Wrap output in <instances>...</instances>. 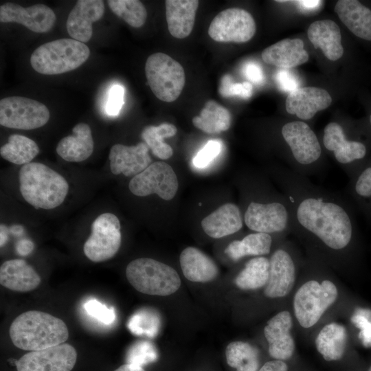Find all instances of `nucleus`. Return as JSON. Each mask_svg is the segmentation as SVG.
Instances as JSON below:
<instances>
[{"instance_id":"nucleus-5","label":"nucleus","mask_w":371,"mask_h":371,"mask_svg":"<svg viewBox=\"0 0 371 371\" xmlns=\"http://www.w3.org/2000/svg\"><path fill=\"white\" fill-rule=\"evenodd\" d=\"M246 226L254 232L279 236L291 232L288 201L282 192H273L266 199H251L243 216Z\"/></svg>"},{"instance_id":"nucleus-9","label":"nucleus","mask_w":371,"mask_h":371,"mask_svg":"<svg viewBox=\"0 0 371 371\" xmlns=\"http://www.w3.org/2000/svg\"><path fill=\"white\" fill-rule=\"evenodd\" d=\"M322 143L348 177L368 160L367 146L361 141L348 139L338 122H331L325 126Z\"/></svg>"},{"instance_id":"nucleus-2","label":"nucleus","mask_w":371,"mask_h":371,"mask_svg":"<svg viewBox=\"0 0 371 371\" xmlns=\"http://www.w3.org/2000/svg\"><path fill=\"white\" fill-rule=\"evenodd\" d=\"M9 335L16 347L36 351L63 344L69 337V330L60 318L43 311H30L13 320Z\"/></svg>"},{"instance_id":"nucleus-8","label":"nucleus","mask_w":371,"mask_h":371,"mask_svg":"<svg viewBox=\"0 0 371 371\" xmlns=\"http://www.w3.org/2000/svg\"><path fill=\"white\" fill-rule=\"evenodd\" d=\"M145 74L152 92L164 102L176 100L185 85L186 76L182 65L162 52L148 56L145 64Z\"/></svg>"},{"instance_id":"nucleus-34","label":"nucleus","mask_w":371,"mask_h":371,"mask_svg":"<svg viewBox=\"0 0 371 371\" xmlns=\"http://www.w3.org/2000/svg\"><path fill=\"white\" fill-rule=\"evenodd\" d=\"M39 151L38 145L32 139L13 134L8 137V142L1 146L0 155L12 164L25 165L30 163Z\"/></svg>"},{"instance_id":"nucleus-24","label":"nucleus","mask_w":371,"mask_h":371,"mask_svg":"<svg viewBox=\"0 0 371 371\" xmlns=\"http://www.w3.org/2000/svg\"><path fill=\"white\" fill-rule=\"evenodd\" d=\"M243 224L239 207L232 203L221 205L201 221L205 233L214 238L235 234L241 229Z\"/></svg>"},{"instance_id":"nucleus-45","label":"nucleus","mask_w":371,"mask_h":371,"mask_svg":"<svg viewBox=\"0 0 371 371\" xmlns=\"http://www.w3.org/2000/svg\"><path fill=\"white\" fill-rule=\"evenodd\" d=\"M245 77L255 84H262L265 80L262 69L256 63L249 62L245 64L243 68Z\"/></svg>"},{"instance_id":"nucleus-32","label":"nucleus","mask_w":371,"mask_h":371,"mask_svg":"<svg viewBox=\"0 0 371 371\" xmlns=\"http://www.w3.org/2000/svg\"><path fill=\"white\" fill-rule=\"evenodd\" d=\"M232 116L229 111L216 101L205 102L200 115L192 119L195 127L208 134H216L228 130Z\"/></svg>"},{"instance_id":"nucleus-37","label":"nucleus","mask_w":371,"mask_h":371,"mask_svg":"<svg viewBox=\"0 0 371 371\" xmlns=\"http://www.w3.org/2000/svg\"><path fill=\"white\" fill-rule=\"evenodd\" d=\"M111 10L131 27L138 28L144 25L147 11L144 4L137 0H109Z\"/></svg>"},{"instance_id":"nucleus-28","label":"nucleus","mask_w":371,"mask_h":371,"mask_svg":"<svg viewBox=\"0 0 371 371\" xmlns=\"http://www.w3.org/2000/svg\"><path fill=\"white\" fill-rule=\"evenodd\" d=\"M335 11L355 36L371 41V10L368 8L357 0H339Z\"/></svg>"},{"instance_id":"nucleus-25","label":"nucleus","mask_w":371,"mask_h":371,"mask_svg":"<svg viewBox=\"0 0 371 371\" xmlns=\"http://www.w3.org/2000/svg\"><path fill=\"white\" fill-rule=\"evenodd\" d=\"M307 35L315 48H320L328 59L335 61L343 56L340 29L333 21H315L309 26Z\"/></svg>"},{"instance_id":"nucleus-39","label":"nucleus","mask_w":371,"mask_h":371,"mask_svg":"<svg viewBox=\"0 0 371 371\" xmlns=\"http://www.w3.org/2000/svg\"><path fill=\"white\" fill-rule=\"evenodd\" d=\"M158 358L157 349L154 344L146 340L135 342L126 353L127 363L142 367L155 361Z\"/></svg>"},{"instance_id":"nucleus-16","label":"nucleus","mask_w":371,"mask_h":371,"mask_svg":"<svg viewBox=\"0 0 371 371\" xmlns=\"http://www.w3.org/2000/svg\"><path fill=\"white\" fill-rule=\"evenodd\" d=\"M56 21L54 12L44 4L38 3L23 8L17 3L8 2L0 6L1 23H17L34 32H49Z\"/></svg>"},{"instance_id":"nucleus-27","label":"nucleus","mask_w":371,"mask_h":371,"mask_svg":"<svg viewBox=\"0 0 371 371\" xmlns=\"http://www.w3.org/2000/svg\"><path fill=\"white\" fill-rule=\"evenodd\" d=\"M72 131V135L63 137L58 142L56 153L67 161H85L91 155L94 148L91 128L87 124L78 123Z\"/></svg>"},{"instance_id":"nucleus-13","label":"nucleus","mask_w":371,"mask_h":371,"mask_svg":"<svg viewBox=\"0 0 371 371\" xmlns=\"http://www.w3.org/2000/svg\"><path fill=\"white\" fill-rule=\"evenodd\" d=\"M179 187L178 179L172 167L167 163H152L144 171L133 177L128 188L135 196L157 194L164 200L174 198Z\"/></svg>"},{"instance_id":"nucleus-49","label":"nucleus","mask_w":371,"mask_h":371,"mask_svg":"<svg viewBox=\"0 0 371 371\" xmlns=\"http://www.w3.org/2000/svg\"><path fill=\"white\" fill-rule=\"evenodd\" d=\"M114 371H145L142 367L130 364V363H126L121 366H120L118 368H117Z\"/></svg>"},{"instance_id":"nucleus-30","label":"nucleus","mask_w":371,"mask_h":371,"mask_svg":"<svg viewBox=\"0 0 371 371\" xmlns=\"http://www.w3.org/2000/svg\"><path fill=\"white\" fill-rule=\"evenodd\" d=\"M348 333L346 327L338 323L325 325L316 336L317 350L327 361L343 358L347 348Z\"/></svg>"},{"instance_id":"nucleus-11","label":"nucleus","mask_w":371,"mask_h":371,"mask_svg":"<svg viewBox=\"0 0 371 371\" xmlns=\"http://www.w3.org/2000/svg\"><path fill=\"white\" fill-rule=\"evenodd\" d=\"M122 241L120 223L113 214L105 212L92 223L91 233L85 241L83 251L90 260L99 262L113 258Z\"/></svg>"},{"instance_id":"nucleus-48","label":"nucleus","mask_w":371,"mask_h":371,"mask_svg":"<svg viewBox=\"0 0 371 371\" xmlns=\"http://www.w3.org/2000/svg\"><path fill=\"white\" fill-rule=\"evenodd\" d=\"M299 8L306 12L317 10L322 4V1L317 0H301L295 1Z\"/></svg>"},{"instance_id":"nucleus-44","label":"nucleus","mask_w":371,"mask_h":371,"mask_svg":"<svg viewBox=\"0 0 371 371\" xmlns=\"http://www.w3.org/2000/svg\"><path fill=\"white\" fill-rule=\"evenodd\" d=\"M276 81L280 90L291 93L300 87V81L289 69H280L276 74Z\"/></svg>"},{"instance_id":"nucleus-6","label":"nucleus","mask_w":371,"mask_h":371,"mask_svg":"<svg viewBox=\"0 0 371 371\" xmlns=\"http://www.w3.org/2000/svg\"><path fill=\"white\" fill-rule=\"evenodd\" d=\"M126 276L137 291L150 295H171L181 285L180 278L172 267L149 258L130 262L126 268Z\"/></svg>"},{"instance_id":"nucleus-3","label":"nucleus","mask_w":371,"mask_h":371,"mask_svg":"<svg viewBox=\"0 0 371 371\" xmlns=\"http://www.w3.org/2000/svg\"><path fill=\"white\" fill-rule=\"evenodd\" d=\"M19 181L22 196L36 209L50 210L59 206L69 190V184L62 175L38 162L23 165Z\"/></svg>"},{"instance_id":"nucleus-23","label":"nucleus","mask_w":371,"mask_h":371,"mask_svg":"<svg viewBox=\"0 0 371 371\" xmlns=\"http://www.w3.org/2000/svg\"><path fill=\"white\" fill-rule=\"evenodd\" d=\"M262 58L267 64L289 69L306 63L308 54L301 39L286 38L265 48Z\"/></svg>"},{"instance_id":"nucleus-17","label":"nucleus","mask_w":371,"mask_h":371,"mask_svg":"<svg viewBox=\"0 0 371 371\" xmlns=\"http://www.w3.org/2000/svg\"><path fill=\"white\" fill-rule=\"evenodd\" d=\"M292 325V317L288 311L279 312L267 322L264 335L269 354L274 359L284 361L293 356L295 344L291 333Z\"/></svg>"},{"instance_id":"nucleus-47","label":"nucleus","mask_w":371,"mask_h":371,"mask_svg":"<svg viewBox=\"0 0 371 371\" xmlns=\"http://www.w3.org/2000/svg\"><path fill=\"white\" fill-rule=\"evenodd\" d=\"M34 245L29 239H21L16 245V252L21 256H27L34 249Z\"/></svg>"},{"instance_id":"nucleus-7","label":"nucleus","mask_w":371,"mask_h":371,"mask_svg":"<svg viewBox=\"0 0 371 371\" xmlns=\"http://www.w3.org/2000/svg\"><path fill=\"white\" fill-rule=\"evenodd\" d=\"M337 297V286L329 280L304 282L293 298L294 315L300 325L304 328L314 326Z\"/></svg>"},{"instance_id":"nucleus-4","label":"nucleus","mask_w":371,"mask_h":371,"mask_svg":"<svg viewBox=\"0 0 371 371\" xmlns=\"http://www.w3.org/2000/svg\"><path fill=\"white\" fill-rule=\"evenodd\" d=\"M90 49L73 38L49 41L37 47L30 56L32 67L44 75H56L74 70L89 57Z\"/></svg>"},{"instance_id":"nucleus-14","label":"nucleus","mask_w":371,"mask_h":371,"mask_svg":"<svg viewBox=\"0 0 371 371\" xmlns=\"http://www.w3.org/2000/svg\"><path fill=\"white\" fill-rule=\"evenodd\" d=\"M77 360V352L69 344L31 351L16 361L17 371H71Z\"/></svg>"},{"instance_id":"nucleus-43","label":"nucleus","mask_w":371,"mask_h":371,"mask_svg":"<svg viewBox=\"0 0 371 371\" xmlns=\"http://www.w3.org/2000/svg\"><path fill=\"white\" fill-rule=\"evenodd\" d=\"M124 88L120 84L113 85L109 89L105 104L106 113L111 116L117 115L124 104Z\"/></svg>"},{"instance_id":"nucleus-19","label":"nucleus","mask_w":371,"mask_h":371,"mask_svg":"<svg viewBox=\"0 0 371 371\" xmlns=\"http://www.w3.org/2000/svg\"><path fill=\"white\" fill-rule=\"evenodd\" d=\"M104 12L103 1H77L67 20L68 34L73 39L82 43L88 42L93 34L92 23L100 20Z\"/></svg>"},{"instance_id":"nucleus-41","label":"nucleus","mask_w":371,"mask_h":371,"mask_svg":"<svg viewBox=\"0 0 371 371\" xmlns=\"http://www.w3.org/2000/svg\"><path fill=\"white\" fill-rule=\"evenodd\" d=\"M222 144L220 140L211 139L196 154L192 164L196 168H204L209 166L220 154Z\"/></svg>"},{"instance_id":"nucleus-33","label":"nucleus","mask_w":371,"mask_h":371,"mask_svg":"<svg viewBox=\"0 0 371 371\" xmlns=\"http://www.w3.org/2000/svg\"><path fill=\"white\" fill-rule=\"evenodd\" d=\"M269 273V259L257 256L248 260L236 276L234 282L243 290H255L266 285Z\"/></svg>"},{"instance_id":"nucleus-52","label":"nucleus","mask_w":371,"mask_h":371,"mask_svg":"<svg viewBox=\"0 0 371 371\" xmlns=\"http://www.w3.org/2000/svg\"><path fill=\"white\" fill-rule=\"evenodd\" d=\"M366 371H371V364L368 366Z\"/></svg>"},{"instance_id":"nucleus-36","label":"nucleus","mask_w":371,"mask_h":371,"mask_svg":"<svg viewBox=\"0 0 371 371\" xmlns=\"http://www.w3.org/2000/svg\"><path fill=\"white\" fill-rule=\"evenodd\" d=\"M227 364L236 371H258V352L255 347L242 341H232L225 350Z\"/></svg>"},{"instance_id":"nucleus-31","label":"nucleus","mask_w":371,"mask_h":371,"mask_svg":"<svg viewBox=\"0 0 371 371\" xmlns=\"http://www.w3.org/2000/svg\"><path fill=\"white\" fill-rule=\"evenodd\" d=\"M273 244L272 235L254 232L240 240L231 242L225 249V254L233 261L249 256H262L269 254Z\"/></svg>"},{"instance_id":"nucleus-1","label":"nucleus","mask_w":371,"mask_h":371,"mask_svg":"<svg viewBox=\"0 0 371 371\" xmlns=\"http://www.w3.org/2000/svg\"><path fill=\"white\" fill-rule=\"evenodd\" d=\"M272 174L287 199L291 232L332 255L357 253L359 231L354 207L346 196L313 183L285 166Z\"/></svg>"},{"instance_id":"nucleus-46","label":"nucleus","mask_w":371,"mask_h":371,"mask_svg":"<svg viewBox=\"0 0 371 371\" xmlns=\"http://www.w3.org/2000/svg\"><path fill=\"white\" fill-rule=\"evenodd\" d=\"M258 371H288V366L284 361L274 359L265 363Z\"/></svg>"},{"instance_id":"nucleus-22","label":"nucleus","mask_w":371,"mask_h":371,"mask_svg":"<svg viewBox=\"0 0 371 371\" xmlns=\"http://www.w3.org/2000/svg\"><path fill=\"white\" fill-rule=\"evenodd\" d=\"M41 277L24 260L12 259L0 267V284L14 291L28 292L38 286Z\"/></svg>"},{"instance_id":"nucleus-10","label":"nucleus","mask_w":371,"mask_h":371,"mask_svg":"<svg viewBox=\"0 0 371 371\" xmlns=\"http://www.w3.org/2000/svg\"><path fill=\"white\" fill-rule=\"evenodd\" d=\"M49 117L47 107L37 100L22 96L0 100V124L3 126L32 130L46 124Z\"/></svg>"},{"instance_id":"nucleus-35","label":"nucleus","mask_w":371,"mask_h":371,"mask_svg":"<svg viewBox=\"0 0 371 371\" xmlns=\"http://www.w3.org/2000/svg\"><path fill=\"white\" fill-rule=\"evenodd\" d=\"M177 131L175 125L162 123L157 126L150 125L145 127L142 131L141 137L155 156L168 159L172 155L173 150L164 142V139L174 136Z\"/></svg>"},{"instance_id":"nucleus-21","label":"nucleus","mask_w":371,"mask_h":371,"mask_svg":"<svg viewBox=\"0 0 371 371\" xmlns=\"http://www.w3.org/2000/svg\"><path fill=\"white\" fill-rule=\"evenodd\" d=\"M348 177L346 197L371 225V159Z\"/></svg>"},{"instance_id":"nucleus-29","label":"nucleus","mask_w":371,"mask_h":371,"mask_svg":"<svg viewBox=\"0 0 371 371\" xmlns=\"http://www.w3.org/2000/svg\"><path fill=\"white\" fill-rule=\"evenodd\" d=\"M180 265L184 276L191 282H207L216 278L218 269L215 262L203 251L193 247L183 249Z\"/></svg>"},{"instance_id":"nucleus-18","label":"nucleus","mask_w":371,"mask_h":371,"mask_svg":"<svg viewBox=\"0 0 371 371\" xmlns=\"http://www.w3.org/2000/svg\"><path fill=\"white\" fill-rule=\"evenodd\" d=\"M148 147L144 142L128 146L117 144L109 152L111 171L114 175L123 174L126 177L136 176L152 163Z\"/></svg>"},{"instance_id":"nucleus-15","label":"nucleus","mask_w":371,"mask_h":371,"mask_svg":"<svg viewBox=\"0 0 371 371\" xmlns=\"http://www.w3.org/2000/svg\"><path fill=\"white\" fill-rule=\"evenodd\" d=\"M286 246L276 249L269 258V273L264 293L269 298L286 296L295 281L296 262Z\"/></svg>"},{"instance_id":"nucleus-26","label":"nucleus","mask_w":371,"mask_h":371,"mask_svg":"<svg viewBox=\"0 0 371 371\" xmlns=\"http://www.w3.org/2000/svg\"><path fill=\"white\" fill-rule=\"evenodd\" d=\"M199 1L197 0H166V16L170 34L184 38L192 31Z\"/></svg>"},{"instance_id":"nucleus-53","label":"nucleus","mask_w":371,"mask_h":371,"mask_svg":"<svg viewBox=\"0 0 371 371\" xmlns=\"http://www.w3.org/2000/svg\"><path fill=\"white\" fill-rule=\"evenodd\" d=\"M369 121H370V126H371V114L370 115Z\"/></svg>"},{"instance_id":"nucleus-51","label":"nucleus","mask_w":371,"mask_h":371,"mask_svg":"<svg viewBox=\"0 0 371 371\" xmlns=\"http://www.w3.org/2000/svg\"><path fill=\"white\" fill-rule=\"evenodd\" d=\"M8 229L9 231L15 236L21 235L24 232V227L19 224L12 225Z\"/></svg>"},{"instance_id":"nucleus-12","label":"nucleus","mask_w":371,"mask_h":371,"mask_svg":"<svg viewBox=\"0 0 371 371\" xmlns=\"http://www.w3.org/2000/svg\"><path fill=\"white\" fill-rule=\"evenodd\" d=\"M256 23L247 11L241 8H227L212 21L208 34L219 43H241L249 41L256 33Z\"/></svg>"},{"instance_id":"nucleus-40","label":"nucleus","mask_w":371,"mask_h":371,"mask_svg":"<svg viewBox=\"0 0 371 371\" xmlns=\"http://www.w3.org/2000/svg\"><path fill=\"white\" fill-rule=\"evenodd\" d=\"M219 93L224 97L238 96L248 99L252 95V85L249 82H233L230 76L225 75L218 88Z\"/></svg>"},{"instance_id":"nucleus-42","label":"nucleus","mask_w":371,"mask_h":371,"mask_svg":"<svg viewBox=\"0 0 371 371\" xmlns=\"http://www.w3.org/2000/svg\"><path fill=\"white\" fill-rule=\"evenodd\" d=\"M87 313L104 324H111L115 319L113 308H109L97 300H90L84 304Z\"/></svg>"},{"instance_id":"nucleus-50","label":"nucleus","mask_w":371,"mask_h":371,"mask_svg":"<svg viewBox=\"0 0 371 371\" xmlns=\"http://www.w3.org/2000/svg\"><path fill=\"white\" fill-rule=\"evenodd\" d=\"M9 229L4 225H0V245L3 247L8 240Z\"/></svg>"},{"instance_id":"nucleus-20","label":"nucleus","mask_w":371,"mask_h":371,"mask_svg":"<svg viewBox=\"0 0 371 371\" xmlns=\"http://www.w3.org/2000/svg\"><path fill=\"white\" fill-rule=\"evenodd\" d=\"M332 98L324 89L315 87H300L291 92L286 99V110L302 120H310L317 111L331 104Z\"/></svg>"},{"instance_id":"nucleus-38","label":"nucleus","mask_w":371,"mask_h":371,"mask_svg":"<svg viewBox=\"0 0 371 371\" xmlns=\"http://www.w3.org/2000/svg\"><path fill=\"white\" fill-rule=\"evenodd\" d=\"M161 325L159 314L149 308L141 309L129 319L128 327L136 335L153 337L158 333Z\"/></svg>"}]
</instances>
